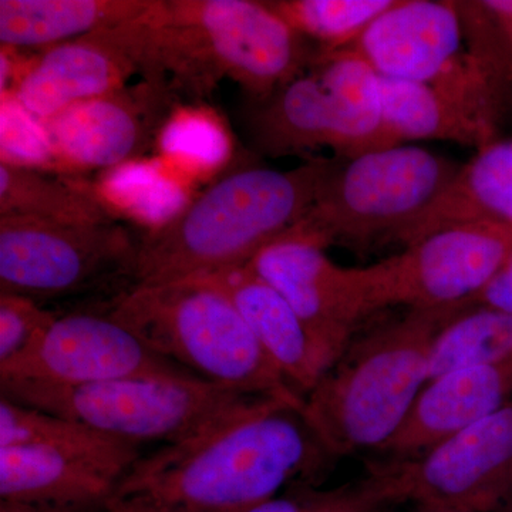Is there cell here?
Instances as JSON below:
<instances>
[{
	"instance_id": "obj_11",
	"label": "cell",
	"mask_w": 512,
	"mask_h": 512,
	"mask_svg": "<svg viewBox=\"0 0 512 512\" xmlns=\"http://www.w3.org/2000/svg\"><path fill=\"white\" fill-rule=\"evenodd\" d=\"M402 468L407 500L468 512H512V400Z\"/></svg>"
},
{
	"instance_id": "obj_23",
	"label": "cell",
	"mask_w": 512,
	"mask_h": 512,
	"mask_svg": "<svg viewBox=\"0 0 512 512\" xmlns=\"http://www.w3.org/2000/svg\"><path fill=\"white\" fill-rule=\"evenodd\" d=\"M0 217H25L66 225L113 221L96 190L50 177L37 168L0 163Z\"/></svg>"
},
{
	"instance_id": "obj_27",
	"label": "cell",
	"mask_w": 512,
	"mask_h": 512,
	"mask_svg": "<svg viewBox=\"0 0 512 512\" xmlns=\"http://www.w3.org/2000/svg\"><path fill=\"white\" fill-rule=\"evenodd\" d=\"M22 444L106 451L127 443L104 436L77 421L0 397V447Z\"/></svg>"
},
{
	"instance_id": "obj_24",
	"label": "cell",
	"mask_w": 512,
	"mask_h": 512,
	"mask_svg": "<svg viewBox=\"0 0 512 512\" xmlns=\"http://www.w3.org/2000/svg\"><path fill=\"white\" fill-rule=\"evenodd\" d=\"M505 365H512V315L468 306L434 339L429 380L463 367Z\"/></svg>"
},
{
	"instance_id": "obj_4",
	"label": "cell",
	"mask_w": 512,
	"mask_h": 512,
	"mask_svg": "<svg viewBox=\"0 0 512 512\" xmlns=\"http://www.w3.org/2000/svg\"><path fill=\"white\" fill-rule=\"evenodd\" d=\"M466 308L409 309L350 340L303 403V417L333 457L390 443L429 382L434 339Z\"/></svg>"
},
{
	"instance_id": "obj_1",
	"label": "cell",
	"mask_w": 512,
	"mask_h": 512,
	"mask_svg": "<svg viewBox=\"0 0 512 512\" xmlns=\"http://www.w3.org/2000/svg\"><path fill=\"white\" fill-rule=\"evenodd\" d=\"M302 407L249 394L191 436L143 454L110 512H247L313 485L333 456Z\"/></svg>"
},
{
	"instance_id": "obj_3",
	"label": "cell",
	"mask_w": 512,
	"mask_h": 512,
	"mask_svg": "<svg viewBox=\"0 0 512 512\" xmlns=\"http://www.w3.org/2000/svg\"><path fill=\"white\" fill-rule=\"evenodd\" d=\"M144 79L173 74L191 92L228 77L259 103L301 74L316 52L308 40L254 0H154L143 15Z\"/></svg>"
},
{
	"instance_id": "obj_22",
	"label": "cell",
	"mask_w": 512,
	"mask_h": 512,
	"mask_svg": "<svg viewBox=\"0 0 512 512\" xmlns=\"http://www.w3.org/2000/svg\"><path fill=\"white\" fill-rule=\"evenodd\" d=\"M379 80L384 130L393 147L440 140L480 150L497 141V131L433 86L380 76Z\"/></svg>"
},
{
	"instance_id": "obj_8",
	"label": "cell",
	"mask_w": 512,
	"mask_h": 512,
	"mask_svg": "<svg viewBox=\"0 0 512 512\" xmlns=\"http://www.w3.org/2000/svg\"><path fill=\"white\" fill-rule=\"evenodd\" d=\"M249 128L255 146L274 157L329 148L352 158L393 147L379 76L353 47L318 50L301 74L262 101Z\"/></svg>"
},
{
	"instance_id": "obj_15",
	"label": "cell",
	"mask_w": 512,
	"mask_h": 512,
	"mask_svg": "<svg viewBox=\"0 0 512 512\" xmlns=\"http://www.w3.org/2000/svg\"><path fill=\"white\" fill-rule=\"evenodd\" d=\"M168 109L167 82L144 79L131 89L74 104L43 127L57 163L111 170L146 153L171 114Z\"/></svg>"
},
{
	"instance_id": "obj_29",
	"label": "cell",
	"mask_w": 512,
	"mask_h": 512,
	"mask_svg": "<svg viewBox=\"0 0 512 512\" xmlns=\"http://www.w3.org/2000/svg\"><path fill=\"white\" fill-rule=\"evenodd\" d=\"M57 318L33 299L0 293V375L29 359Z\"/></svg>"
},
{
	"instance_id": "obj_14",
	"label": "cell",
	"mask_w": 512,
	"mask_h": 512,
	"mask_svg": "<svg viewBox=\"0 0 512 512\" xmlns=\"http://www.w3.org/2000/svg\"><path fill=\"white\" fill-rule=\"evenodd\" d=\"M353 49L377 76L451 93L474 72L457 2L394 0Z\"/></svg>"
},
{
	"instance_id": "obj_7",
	"label": "cell",
	"mask_w": 512,
	"mask_h": 512,
	"mask_svg": "<svg viewBox=\"0 0 512 512\" xmlns=\"http://www.w3.org/2000/svg\"><path fill=\"white\" fill-rule=\"evenodd\" d=\"M0 394L10 402L77 421L140 448L148 443H177L249 396L192 373L123 377L76 386L0 379Z\"/></svg>"
},
{
	"instance_id": "obj_34",
	"label": "cell",
	"mask_w": 512,
	"mask_h": 512,
	"mask_svg": "<svg viewBox=\"0 0 512 512\" xmlns=\"http://www.w3.org/2000/svg\"><path fill=\"white\" fill-rule=\"evenodd\" d=\"M296 510H298V485H293L285 493L247 512H296Z\"/></svg>"
},
{
	"instance_id": "obj_33",
	"label": "cell",
	"mask_w": 512,
	"mask_h": 512,
	"mask_svg": "<svg viewBox=\"0 0 512 512\" xmlns=\"http://www.w3.org/2000/svg\"><path fill=\"white\" fill-rule=\"evenodd\" d=\"M0 512H110L109 508L69 507V505L16 503L0 501Z\"/></svg>"
},
{
	"instance_id": "obj_30",
	"label": "cell",
	"mask_w": 512,
	"mask_h": 512,
	"mask_svg": "<svg viewBox=\"0 0 512 512\" xmlns=\"http://www.w3.org/2000/svg\"><path fill=\"white\" fill-rule=\"evenodd\" d=\"M2 163L37 168L55 160L42 121L10 94L2 96Z\"/></svg>"
},
{
	"instance_id": "obj_6",
	"label": "cell",
	"mask_w": 512,
	"mask_h": 512,
	"mask_svg": "<svg viewBox=\"0 0 512 512\" xmlns=\"http://www.w3.org/2000/svg\"><path fill=\"white\" fill-rule=\"evenodd\" d=\"M460 167L410 144L333 158L311 210L289 232L325 248L393 242L436 201Z\"/></svg>"
},
{
	"instance_id": "obj_25",
	"label": "cell",
	"mask_w": 512,
	"mask_h": 512,
	"mask_svg": "<svg viewBox=\"0 0 512 512\" xmlns=\"http://www.w3.org/2000/svg\"><path fill=\"white\" fill-rule=\"evenodd\" d=\"M319 52L350 49L394 0H271L265 2Z\"/></svg>"
},
{
	"instance_id": "obj_28",
	"label": "cell",
	"mask_w": 512,
	"mask_h": 512,
	"mask_svg": "<svg viewBox=\"0 0 512 512\" xmlns=\"http://www.w3.org/2000/svg\"><path fill=\"white\" fill-rule=\"evenodd\" d=\"M157 141L165 157L192 170H214L231 154V141L220 121L200 110H175Z\"/></svg>"
},
{
	"instance_id": "obj_20",
	"label": "cell",
	"mask_w": 512,
	"mask_h": 512,
	"mask_svg": "<svg viewBox=\"0 0 512 512\" xmlns=\"http://www.w3.org/2000/svg\"><path fill=\"white\" fill-rule=\"evenodd\" d=\"M466 224L512 229V138L477 150L436 201L393 242L406 248L440 229Z\"/></svg>"
},
{
	"instance_id": "obj_19",
	"label": "cell",
	"mask_w": 512,
	"mask_h": 512,
	"mask_svg": "<svg viewBox=\"0 0 512 512\" xmlns=\"http://www.w3.org/2000/svg\"><path fill=\"white\" fill-rule=\"evenodd\" d=\"M201 276L227 293L266 356L305 399L336 360L313 339L284 296L247 265Z\"/></svg>"
},
{
	"instance_id": "obj_9",
	"label": "cell",
	"mask_w": 512,
	"mask_h": 512,
	"mask_svg": "<svg viewBox=\"0 0 512 512\" xmlns=\"http://www.w3.org/2000/svg\"><path fill=\"white\" fill-rule=\"evenodd\" d=\"M138 245L116 221L66 225L0 217V293L64 298L120 281L133 286Z\"/></svg>"
},
{
	"instance_id": "obj_10",
	"label": "cell",
	"mask_w": 512,
	"mask_h": 512,
	"mask_svg": "<svg viewBox=\"0 0 512 512\" xmlns=\"http://www.w3.org/2000/svg\"><path fill=\"white\" fill-rule=\"evenodd\" d=\"M512 251V229L466 224L440 229L366 266L373 312L386 306L436 309L470 306Z\"/></svg>"
},
{
	"instance_id": "obj_2",
	"label": "cell",
	"mask_w": 512,
	"mask_h": 512,
	"mask_svg": "<svg viewBox=\"0 0 512 512\" xmlns=\"http://www.w3.org/2000/svg\"><path fill=\"white\" fill-rule=\"evenodd\" d=\"M330 158L293 170L245 164L228 171L138 245L133 286H150L248 265L311 210Z\"/></svg>"
},
{
	"instance_id": "obj_18",
	"label": "cell",
	"mask_w": 512,
	"mask_h": 512,
	"mask_svg": "<svg viewBox=\"0 0 512 512\" xmlns=\"http://www.w3.org/2000/svg\"><path fill=\"white\" fill-rule=\"evenodd\" d=\"M511 400L512 365L451 370L427 382L402 429L382 453L393 461L413 460Z\"/></svg>"
},
{
	"instance_id": "obj_5",
	"label": "cell",
	"mask_w": 512,
	"mask_h": 512,
	"mask_svg": "<svg viewBox=\"0 0 512 512\" xmlns=\"http://www.w3.org/2000/svg\"><path fill=\"white\" fill-rule=\"evenodd\" d=\"M107 311L158 353L192 375L245 394L302 407L231 298L207 276L131 286Z\"/></svg>"
},
{
	"instance_id": "obj_12",
	"label": "cell",
	"mask_w": 512,
	"mask_h": 512,
	"mask_svg": "<svg viewBox=\"0 0 512 512\" xmlns=\"http://www.w3.org/2000/svg\"><path fill=\"white\" fill-rule=\"evenodd\" d=\"M325 247L299 235H282L247 266L284 296L313 339L339 359L357 323L373 313L365 269L345 268Z\"/></svg>"
},
{
	"instance_id": "obj_31",
	"label": "cell",
	"mask_w": 512,
	"mask_h": 512,
	"mask_svg": "<svg viewBox=\"0 0 512 512\" xmlns=\"http://www.w3.org/2000/svg\"><path fill=\"white\" fill-rule=\"evenodd\" d=\"M470 306L512 315V251L490 282L471 299Z\"/></svg>"
},
{
	"instance_id": "obj_13",
	"label": "cell",
	"mask_w": 512,
	"mask_h": 512,
	"mask_svg": "<svg viewBox=\"0 0 512 512\" xmlns=\"http://www.w3.org/2000/svg\"><path fill=\"white\" fill-rule=\"evenodd\" d=\"M141 18L47 47L29 60L10 96L43 123L74 104L123 89L134 73L146 72Z\"/></svg>"
},
{
	"instance_id": "obj_17",
	"label": "cell",
	"mask_w": 512,
	"mask_h": 512,
	"mask_svg": "<svg viewBox=\"0 0 512 512\" xmlns=\"http://www.w3.org/2000/svg\"><path fill=\"white\" fill-rule=\"evenodd\" d=\"M141 456L143 450L131 444L106 451L45 444L0 447V501L109 508Z\"/></svg>"
},
{
	"instance_id": "obj_35",
	"label": "cell",
	"mask_w": 512,
	"mask_h": 512,
	"mask_svg": "<svg viewBox=\"0 0 512 512\" xmlns=\"http://www.w3.org/2000/svg\"><path fill=\"white\" fill-rule=\"evenodd\" d=\"M407 512H468V511L454 510V508L436 507V505L414 504V507L412 508V510L407 511Z\"/></svg>"
},
{
	"instance_id": "obj_26",
	"label": "cell",
	"mask_w": 512,
	"mask_h": 512,
	"mask_svg": "<svg viewBox=\"0 0 512 512\" xmlns=\"http://www.w3.org/2000/svg\"><path fill=\"white\" fill-rule=\"evenodd\" d=\"M100 200L123 208L156 229L164 227L187 207L185 192L165 177L154 163L136 161L111 168L99 190Z\"/></svg>"
},
{
	"instance_id": "obj_32",
	"label": "cell",
	"mask_w": 512,
	"mask_h": 512,
	"mask_svg": "<svg viewBox=\"0 0 512 512\" xmlns=\"http://www.w3.org/2000/svg\"><path fill=\"white\" fill-rule=\"evenodd\" d=\"M512 80V0H480Z\"/></svg>"
},
{
	"instance_id": "obj_21",
	"label": "cell",
	"mask_w": 512,
	"mask_h": 512,
	"mask_svg": "<svg viewBox=\"0 0 512 512\" xmlns=\"http://www.w3.org/2000/svg\"><path fill=\"white\" fill-rule=\"evenodd\" d=\"M154 0H0V42L47 49L143 16Z\"/></svg>"
},
{
	"instance_id": "obj_16",
	"label": "cell",
	"mask_w": 512,
	"mask_h": 512,
	"mask_svg": "<svg viewBox=\"0 0 512 512\" xmlns=\"http://www.w3.org/2000/svg\"><path fill=\"white\" fill-rule=\"evenodd\" d=\"M168 373L191 372L153 352L104 309L59 316L36 352L0 379L76 386Z\"/></svg>"
}]
</instances>
